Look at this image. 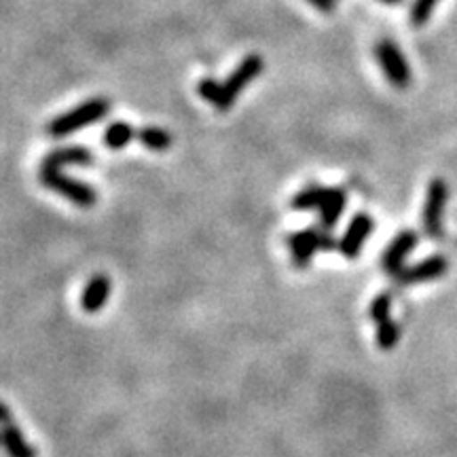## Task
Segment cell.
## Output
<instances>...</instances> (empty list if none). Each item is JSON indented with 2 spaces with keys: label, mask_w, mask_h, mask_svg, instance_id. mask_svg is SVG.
<instances>
[{
  "label": "cell",
  "mask_w": 457,
  "mask_h": 457,
  "mask_svg": "<svg viewBox=\"0 0 457 457\" xmlns=\"http://www.w3.org/2000/svg\"><path fill=\"white\" fill-rule=\"evenodd\" d=\"M108 112H111V102L106 98H89L79 106L71 108V111L51 119L47 125V136L55 140H64L68 136L77 134V131L100 123Z\"/></svg>",
  "instance_id": "1"
},
{
  "label": "cell",
  "mask_w": 457,
  "mask_h": 457,
  "mask_svg": "<svg viewBox=\"0 0 457 457\" xmlns=\"http://www.w3.org/2000/svg\"><path fill=\"white\" fill-rule=\"evenodd\" d=\"M38 180L45 188L57 193V195L66 197L68 202H72L79 208H94L98 202V193L94 191V187H89L87 182L66 176L62 170L55 168H38Z\"/></svg>",
  "instance_id": "2"
},
{
  "label": "cell",
  "mask_w": 457,
  "mask_h": 457,
  "mask_svg": "<svg viewBox=\"0 0 457 457\" xmlns=\"http://www.w3.org/2000/svg\"><path fill=\"white\" fill-rule=\"evenodd\" d=\"M262 71H265V60H262L259 54L245 55L244 60L233 68L225 81H222V100L219 112L231 111L236 100L244 94V89L253 81H256L262 74Z\"/></svg>",
  "instance_id": "3"
},
{
  "label": "cell",
  "mask_w": 457,
  "mask_h": 457,
  "mask_svg": "<svg viewBox=\"0 0 457 457\" xmlns=\"http://www.w3.org/2000/svg\"><path fill=\"white\" fill-rule=\"evenodd\" d=\"M286 244H288L290 253H293V262L296 267H307L313 259V254L318 253V250H333V248H339V242H335L333 236H330V231L327 228H301V231H295L290 233L288 239H286Z\"/></svg>",
  "instance_id": "4"
},
{
  "label": "cell",
  "mask_w": 457,
  "mask_h": 457,
  "mask_svg": "<svg viewBox=\"0 0 457 457\" xmlns=\"http://www.w3.org/2000/svg\"><path fill=\"white\" fill-rule=\"evenodd\" d=\"M449 204V185L443 179H434L428 185L424 210H421V225L430 239H441L445 236V210Z\"/></svg>",
  "instance_id": "5"
},
{
  "label": "cell",
  "mask_w": 457,
  "mask_h": 457,
  "mask_svg": "<svg viewBox=\"0 0 457 457\" xmlns=\"http://www.w3.org/2000/svg\"><path fill=\"white\" fill-rule=\"evenodd\" d=\"M375 60L379 64L384 77L390 81L396 89H407L411 85V66L409 60L404 57L403 51L390 38H381L375 45Z\"/></svg>",
  "instance_id": "6"
},
{
  "label": "cell",
  "mask_w": 457,
  "mask_h": 457,
  "mask_svg": "<svg viewBox=\"0 0 457 457\" xmlns=\"http://www.w3.org/2000/svg\"><path fill=\"white\" fill-rule=\"evenodd\" d=\"M375 228V220L373 216L367 214V212H358L353 214V219L350 220V225H347L345 233H343V237L339 239V253L345 256V259H358L360 253H362L364 244H367V239L370 233H373Z\"/></svg>",
  "instance_id": "7"
},
{
  "label": "cell",
  "mask_w": 457,
  "mask_h": 457,
  "mask_svg": "<svg viewBox=\"0 0 457 457\" xmlns=\"http://www.w3.org/2000/svg\"><path fill=\"white\" fill-rule=\"evenodd\" d=\"M417 242H420L417 231H413V228H404V231H400L398 236L387 244L386 253L381 256V267H384L387 276L396 278L398 273L404 270V262H407L411 253L415 250Z\"/></svg>",
  "instance_id": "8"
},
{
  "label": "cell",
  "mask_w": 457,
  "mask_h": 457,
  "mask_svg": "<svg viewBox=\"0 0 457 457\" xmlns=\"http://www.w3.org/2000/svg\"><path fill=\"white\" fill-rule=\"evenodd\" d=\"M449 270V261L443 254L428 256V259L415 262L413 267H404L403 271L396 276V282L400 286H413V284H424L432 282V279L443 278Z\"/></svg>",
  "instance_id": "9"
},
{
  "label": "cell",
  "mask_w": 457,
  "mask_h": 457,
  "mask_svg": "<svg viewBox=\"0 0 457 457\" xmlns=\"http://www.w3.org/2000/svg\"><path fill=\"white\" fill-rule=\"evenodd\" d=\"M96 162L94 151L89 146H81V145H68V146H60L49 151L41 165L45 168H55V170H64L68 165H81V168H87Z\"/></svg>",
  "instance_id": "10"
},
{
  "label": "cell",
  "mask_w": 457,
  "mask_h": 457,
  "mask_svg": "<svg viewBox=\"0 0 457 457\" xmlns=\"http://www.w3.org/2000/svg\"><path fill=\"white\" fill-rule=\"evenodd\" d=\"M347 205V193L343 187H327L324 191V199L322 205H320L318 214H320V227L327 228V231H333L339 222L341 214L345 212Z\"/></svg>",
  "instance_id": "11"
},
{
  "label": "cell",
  "mask_w": 457,
  "mask_h": 457,
  "mask_svg": "<svg viewBox=\"0 0 457 457\" xmlns=\"http://www.w3.org/2000/svg\"><path fill=\"white\" fill-rule=\"evenodd\" d=\"M3 447L9 457H37V449H32L21 434L20 428L11 420V409L3 407Z\"/></svg>",
  "instance_id": "12"
},
{
  "label": "cell",
  "mask_w": 457,
  "mask_h": 457,
  "mask_svg": "<svg viewBox=\"0 0 457 457\" xmlns=\"http://www.w3.org/2000/svg\"><path fill=\"white\" fill-rule=\"evenodd\" d=\"M111 278L108 276H94L83 288L81 295V310L85 313H98L106 305L108 296H111Z\"/></svg>",
  "instance_id": "13"
},
{
  "label": "cell",
  "mask_w": 457,
  "mask_h": 457,
  "mask_svg": "<svg viewBox=\"0 0 457 457\" xmlns=\"http://www.w3.org/2000/svg\"><path fill=\"white\" fill-rule=\"evenodd\" d=\"M138 136V129H134V125L128 121H112L104 129V136H102V142H104L106 148L111 151H121L129 145L131 140Z\"/></svg>",
  "instance_id": "14"
},
{
  "label": "cell",
  "mask_w": 457,
  "mask_h": 457,
  "mask_svg": "<svg viewBox=\"0 0 457 457\" xmlns=\"http://www.w3.org/2000/svg\"><path fill=\"white\" fill-rule=\"evenodd\" d=\"M136 140L153 153H163L171 146L170 131H165L163 128H157V125H145V128H140Z\"/></svg>",
  "instance_id": "15"
},
{
  "label": "cell",
  "mask_w": 457,
  "mask_h": 457,
  "mask_svg": "<svg viewBox=\"0 0 457 457\" xmlns=\"http://www.w3.org/2000/svg\"><path fill=\"white\" fill-rule=\"evenodd\" d=\"M324 191H327V187H320V185H310L305 188H301L299 193L293 197V210L296 212H310V210H320V205H322V199H324Z\"/></svg>",
  "instance_id": "16"
},
{
  "label": "cell",
  "mask_w": 457,
  "mask_h": 457,
  "mask_svg": "<svg viewBox=\"0 0 457 457\" xmlns=\"http://www.w3.org/2000/svg\"><path fill=\"white\" fill-rule=\"evenodd\" d=\"M197 94L199 98L208 102L210 106L220 111V100H222V81H216L212 77L199 79L197 83Z\"/></svg>",
  "instance_id": "17"
},
{
  "label": "cell",
  "mask_w": 457,
  "mask_h": 457,
  "mask_svg": "<svg viewBox=\"0 0 457 457\" xmlns=\"http://www.w3.org/2000/svg\"><path fill=\"white\" fill-rule=\"evenodd\" d=\"M400 339V327L394 322L392 318L384 320V322L377 324V345L379 350H394Z\"/></svg>",
  "instance_id": "18"
},
{
  "label": "cell",
  "mask_w": 457,
  "mask_h": 457,
  "mask_svg": "<svg viewBox=\"0 0 457 457\" xmlns=\"http://www.w3.org/2000/svg\"><path fill=\"white\" fill-rule=\"evenodd\" d=\"M438 3H441V0H413V4H411V11H409L411 24L415 28L426 26L428 21H430V17Z\"/></svg>",
  "instance_id": "19"
},
{
  "label": "cell",
  "mask_w": 457,
  "mask_h": 457,
  "mask_svg": "<svg viewBox=\"0 0 457 457\" xmlns=\"http://www.w3.org/2000/svg\"><path fill=\"white\" fill-rule=\"evenodd\" d=\"M369 318L373 320L375 324H379V322H384V320L392 318V295H387V293L377 295L375 299L370 301Z\"/></svg>",
  "instance_id": "20"
},
{
  "label": "cell",
  "mask_w": 457,
  "mask_h": 457,
  "mask_svg": "<svg viewBox=\"0 0 457 457\" xmlns=\"http://www.w3.org/2000/svg\"><path fill=\"white\" fill-rule=\"evenodd\" d=\"M313 9H318L320 13H333L337 7V0H307Z\"/></svg>",
  "instance_id": "21"
},
{
  "label": "cell",
  "mask_w": 457,
  "mask_h": 457,
  "mask_svg": "<svg viewBox=\"0 0 457 457\" xmlns=\"http://www.w3.org/2000/svg\"><path fill=\"white\" fill-rule=\"evenodd\" d=\"M381 4H390V7H396V4L403 3V0H379Z\"/></svg>",
  "instance_id": "22"
}]
</instances>
